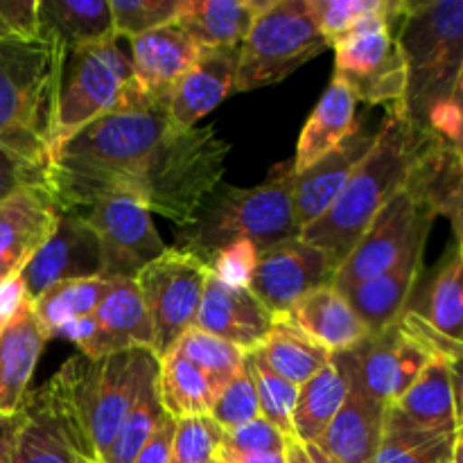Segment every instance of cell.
I'll return each instance as SVG.
<instances>
[{
    "label": "cell",
    "mask_w": 463,
    "mask_h": 463,
    "mask_svg": "<svg viewBox=\"0 0 463 463\" xmlns=\"http://www.w3.org/2000/svg\"><path fill=\"white\" fill-rule=\"evenodd\" d=\"M231 145L213 127L176 129L163 104L98 118L61 143L45 185L61 211L125 197L188 229L215 193Z\"/></svg>",
    "instance_id": "cell-1"
},
{
    "label": "cell",
    "mask_w": 463,
    "mask_h": 463,
    "mask_svg": "<svg viewBox=\"0 0 463 463\" xmlns=\"http://www.w3.org/2000/svg\"><path fill=\"white\" fill-rule=\"evenodd\" d=\"M434 140L437 136L432 131L414 125L405 116L402 104L389 107L373 147L355 167L342 194L319 220L306 226L298 238L321 249L337 269L384 203L405 188Z\"/></svg>",
    "instance_id": "cell-2"
},
{
    "label": "cell",
    "mask_w": 463,
    "mask_h": 463,
    "mask_svg": "<svg viewBox=\"0 0 463 463\" xmlns=\"http://www.w3.org/2000/svg\"><path fill=\"white\" fill-rule=\"evenodd\" d=\"M396 41L405 61L402 111L428 129L434 107L461 99L463 0L407 3L398 18Z\"/></svg>",
    "instance_id": "cell-3"
},
{
    "label": "cell",
    "mask_w": 463,
    "mask_h": 463,
    "mask_svg": "<svg viewBox=\"0 0 463 463\" xmlns=\"http://www.w3.org/2000/svg\"><path fill=\"white\" fill-rule=\"evenodd\" d=\"M63 50L54 41H0V143L27 161L50 163Z\"/></svg>",
    "instance_id": "cell-4"
},
{
    "label": "cell",
    "mask_w": 463,
    "mask_h": 463,
    "mask_svg": "<svg viewBox=\"0 0 463 463\" xmlns=\"http://www.w3.org/2000/svg\"><path fill=\"white\" fill-rule=\"evenodd\" d=\"M301 233L294 217V170L280 172L256 188L224 185L199 213L194 224L181 233V249L208 265L213 253L235 240H249L256 251L297 238Z\"/></svg>",
    "instance_id": "cell-5"
},
{
    "label": "cell",
    "mask_w": 463,
    "mask_h": 463,
    "mask_svg": "<svg viewBox=\"0 0 463 463\" xmlns=\"http://www.w3.org/2000/svg\"><path fill=\"white\" fill-rule=\"evenodd\" d=\"M156 104L147 98L116 41L63 52L50 158L61 143L98 118Z\"/></svg>",
    "instance_id": "cell-6"
},
{
    "label": "cell",
    "mask_w": 463,
    "mask_h": 463,
    "mask_svg": "<svg viewBox=\"0 0 463 463\" xmlns=\"http://www.w3.org/2000/svg\"><path fill=\"white\" fill-rule=\"evenodd\" d=\"M80 357L43 387L27 392L16 414L12 463H99L75 393Z\"/></svg>",
    "instance_id": "cell-7"
},
{
    "label": "cell",
    "mask_w": 463,
    "mask_h": 463,
    "mask_svg": "<svg viewBox=\"0 0 463 463\" xmlns=\"http://www.w3.org/2000/svg\"><path fill=\"white\" fill-rule=\"evenodd\" d=\"M326 48L310 0H269L240 45L233 90L279 84Z\"/></svg>",
    "instance_id": "cell-8"
},
{
    "label": "cell",
    "mask_w": 463,
    "mask_h": 463,
    "mask_svg": "<svg viewBox=\"0 0 463 463\" xmlns=\"http://www.w3.org/2000/svg\"><path fill=\"white\" fill-rule=\"evenodd\" d=\"M156 369L158 357L152 348H127L99 360H80L75 393L98 459L111 448L140 387Z\"/></svg>",
    "instance_id": "cell-9"
},
{
    "label": "cell",
    "mask_w": 463,
    "mask_h": 463,
    "mask_svg": "<svg viewBox=\"0 0 463 463\" xmlns=\"http://www.w3.org/2000/svg\"><path fill=\"white\" fill-rule=\"evenodd\" d=\"M405 5L398 0L392 14L364 18L333 45L335 77L351 89L357 102L384 104L387 109L402 104L405 61L393 25L405 12Z\"/></svg>",
    "instance_id": "cell-10"
},
{
    "label": "cell",
    "mask_w": 463,
    "mask_h": 463,
    "mask_svg": "<svg viewBox=\"0 0 463 463\" xmlns=\"http://www.w3.org/2000/svg\"><path fill=\"white\" fill-rule=\"evenodd\" d=\"M434 217L432 208L420 202L405 184V188L384 203L351 253L335 269L330 285L344 297L364 280L389 271L411 247L428 242Z\"/></svg>",
    "instance_id": "cell-11"
},
{
    "label": "cell",
    "mask_w": 463,
    "mask_h": 463,
    "mask_svg": "<svg viewBox=\"0 0 463 463\" xmlns=\"http://www.w3.org/2000/svg\"><path fill=\"white\" fill-rule=\"evenodd\" d=\"M206 279V262L181 247H167L134 279L152 321L156 357L165 355L194 326Z\"/></svg>",
    "instance_id": "cell-12"
},
{
    "label": "cell",
    "mask_w": 463,
    "mask_h": 463,
    "mask_svg": "<svg viewBox=\"0 0 463 463\" xmlns=\"http://www.w3.org/2000/svg\"><path fill=\"white\" fill-rule=\"evenodd\" d=\"M81 215L99 240L102 279L134 280L149 262L167 251L152 222V213L131 199H99L86 213L81 211Z\"/></svg>",
    "instance_id": "cell-13"
},
{
    "label": "cell",
    "mask_w": 463,
    "mask_h": 463,
    "mask_svg": "<svg viewBox=\"0 0 463 463\" xmlns=\"http://www.w3.org/2000/svg\"><path fill=\"white\" fill-rule=\"evenodd\" d=\"M333 276L328 256L297 235L258 251L249 289L280 319L312 289L333 283Z\"/></svg>",
    "instance_id": "cell-14"
},
{
    "label": "cell",
    "mask_w": 463,
    "mask_h": 463,
    "mask_svg": "<svg viewBox=\"0 0 463 463\" xmlns=\"http://www.w3.org/2000/svg\"><path fill=\"white\" fill-rule=\"evenodd\" d=\"M30 301L66 280L102 279V251L95 231L77 211H61L57 226L21 269Z\"/></svg>",
    "instance_id": "cell-15"
},
{
    "label": "cell",
    "mask_w": 463,
    "mask_h": 463,
    "mask_svg": "<svg viewBox=\"0 0 463 463\" xmlns=\"http://www.w3.org/2000/svg\"><path fill=\"white\" fill-rule=\"evenodd\" d=\"M383 430H461L459 366L432 357L416 383L387 405Z\"/></svg>",
    "instance_id": "cell-16"
},
{
    "label": "cell",
    "mask_w": 463,
    "mask_h": 463,
    "mask_svg": "<svg viewBox=\"0 0 463 463\" xmlns=\"http://www.w3.org/2000/svg\"><path fill=\"white\" fill-rule=\"evenodd\" d=\"M276 321L279 317L271 315L251 289L229 288L208 271L193 328L215 335L251 353L265 342Z\"/></svg>",
    "instance_id": "cell-17"
},
{
    "label": "cell",
    "mask_w": 463,
    "mask_h": 463,
    "mask_svg": "<svg viewBox=\"0 0 463 463\" xmlns=\"http://www.w3.org/2000/svg\"><path fill=\"white\" fill-rule=\"evenodd\" d=\"M61 208L48 185H32L0 203V283L21 274L57 226Z\"/></svg>",
    "instance_id": "cell-18"
},
{
    "label": "cell",
    "mask_w": 463,
    "mask_h": 463,
    "mask_svg": "<svg viewBox=\"0 0 463 463\" xmlns=\"http://www.w3.org/2000/svg\"><path fill=\"white\" fill-rule=\"evenodd\" d=\"M378 131H369L364 127L348 136L342 145L312 163L303 172L294 175V217H297L298 231L319 220L335 199L342 194L344 185L348 184L355 167L366 156Z\"/></svg>",
    "instance_id": "cell-19"
},
{
    "label": "cell",
    "mask_w": 463,
    "mask_h": 463,
    "mask_svg": "<svg viewBox=\"0 0 463 463\" xmlns=\"http://www.w3.org/2000/svg\"><path fill=\"white\" fill-rule=\"evenodd\" d=\"M240 48L203 50L199 61L176 81L165 99V111L176 129H193L203 116L235 93Z\"/></svg>",
    "instance_id": "cell-20"
},
{
    "label": "cell",
    "mask_w": 463,
    "mask_h": 463,
    "mask_svg": "<svg viewBox=\"0 0 463 463\" xmlns=\"http://www.w3.org/2000/svg\"><path fill=\"white\" fill-rule=\"evenodd\" d=\"M131 41V68L147 93L156 104H165L167 95L176 81L199 61L203 48H199L176 23L136 36Z\"/></svg>",
    "instance_id": "cell-21"
},
{
    "label": "cell",
    "mask_w": 463,
    "mask_h": 463,
    "mask_svg": "<svg viewBox=\"0 0 463 463\" xmlns=\"http://www.w3.org/2000/svg\"><path fill=\"white\" fill-rule=\"evenodd\" d=\"M93 337L81 351L86 360H99L127 348L154 351L152 321L134 280H111L107 297L93 312Z\"/></svg>",
    "instance_id": "cell-22"
},
{
    "label": "cell",
    "mask_w": 463,
    "mask_h": 463,
    "mask_svg": "<svg viewBox=\"0 0 463 463\" xmlns=\"http://www.w3.org/2000/svg\"><path fill=\"white\" fill-rule=\"evenodd\" d=\"M285 319L292 321L303 335L326 348L330 355L353 351L371 337L364 321L333 285H324L306 294L285 315Z\"/></svg>",
    "instance_id": "cell-23"
},
{
    "label": "cell",
    "mask_w": 463,
    "mask_h": 463,
    "mask_svg": "<svg viewBox=\"0 0 463 463\" xmlns=\"http://www.w3.org/2000/svg\"><path fill=\"white\" fill-rule=\"evenodd\" d=\"M425 244L428 242L411 247L392 269L344 294L371 335L392 328L410 303L411 289L416 288V280L423 271Z\"/></svg>",
    "instance_id": "cell-24"
},
{
    "label": "cell",
    "mask_w": 463,
    "mask_h": 463,
    "mask_svg": "<svg viewBox=\"0 0 463 463\" xmlns=\"http://www.w3.org/2000/svg\"><path fill=\"white\" fill-rule=\"evenodd\" d=\"M384 407L348 387L342 410L315 443L337 463H375L383 439Z\"/></svg>",
    "instance_id": "cell-25"
},
{
    "label": "cell",
    "mask_w": 463,
    "mask_h": 463,
    "mask_svg": "<svg viewBox=\"0 0 463 463\" xmlns=\"http://www.w3.org/2000/svg\"><path fill=\"white\" fill-rule=\"evenodd\" d=\"M45 337L39 319L27 307L18 319L0 330V414L16 416L30 389Z\"/></svg>",
    "instance_id": "cell-26"
},
{
    "label": "cell",
    "mask_w": 463,
    "mask_h": 463,
    "mask_svg": "<svg viewBox=\"0 0 463 463\" xmlns=\"http://www.w3.org/2000/svg\"><path fill=\"white\" fill-rule=\"evenodd\" d=\"M362 127L357 120V99L344 81L333 77L312 116L298 136L297 156L292 161L294 175L303 172L342 145Z\"/></svg>",
    "instance_id": "cell-27"
},
{
    "label": "cell",
    "mask_w": 463,
    "mask_h": 463,
    "mask_svg": "<svg viewBox=\"0 0 463 463\" xmlns=\"http://www.w3.org/2000/svg\"><path fill=\"white\" fill-rule=\"evenodd\" d=\"M269 0H184L176 25L203 50L240 48Z\"/></svg>",
    "instance_id": "cell-28"
},
{
    "label": "cell",
    "mask_w": 463,
    "mask_h": 463,
    "mask_svg": "<svg viewBox=\"0 0 463 463\" xmlns=\"http://www.w3.org/2000/svg\"><path fill=\"white\" fill-rule=\"evenodd\" d=\"M39 36L54 41L66 52L116 41L109 0H41Z\"/></svg>",
    "instance_id": "cell-29"
},
{
    "label": "cell",
    "mask_w": 463,
    "mask_h": 463,
    "mask_svg": "<svg viewBox=\"0 0 463 463\" xmlns=\"http://www.w3.org/2000/svg\"><path fill=\"white\" fill-rule=\"evenodd\" d=\"M407 188L434 215H446L455 229V242L461 240V149L450 147L443 140H434L411 172Z\"/></svg>",
    "instance_id": "cell-30"
},
{
    "label": "cell",
    "mask_w": 463,
    "mask_h": 463,
    "mask_svg": "<svg viewBox=\"0 0 463 463\" xmlns=\"http://www.w3.org/2000/svg\"><path fill=\"white\" fill-rule=\"evenodd\" d=\"M156 387L163 411L176 420L208 416L220 393V387L176 348H170L165 355L158 357Z\"/></svg>",
    "instance_id": "cell-31"
},
{
    "label": "cell",
    "mask_w": 463,
    "mask_h": 463,
    "mask_svg": "<svg viewBox=\"0 0 463 463\" xmlns=\"http://www.w3.org/2000/svg\"><path fill=\"white\" fill-rule=\"evenodd\" d=\"M262 364L288 383L306 384L326 364H330V353L303 335L292 321L280 317L265 342L251 351Z\"/></svg>",
    "instance_id": "cell-32"
},
{
    "label": "cell",
    "mask_w": 463,
    "mask_h": 463,
    "mask_svg": "<svg viewBox=\"0 0 463 463\" xmlns=\"http://www.w3.org/2000/svg\"><path fill=\"white\" fill-rule=\"evenodd\" d=\"M348 393V380L337 366L330 362L319 373L312 375L306 384L298 387L297 405L292 414L294 439L303 446L317 443L330 420L342 410Z\"/></svg>",
    "instance_id": "cell-33"
},
{
    "label": "cell",
    "mask_w": 463,
    "mask_h": 463,
    "mask_svg": "<svg viewBox=\"0 0 463 463\" xmlns=\"http://www.w3.org/2000/svg\"><path fill=\"white\" fill-rule=\"evenodd\" d=\"M461 247L452 244L446 256L434 269L428 283V292L423 294V303L419 307L420 317L446 335L452 342H463V285H461ZM411 310V307H410Z\"/></svg>",
    "instance_id": "cell-34"
},
{
    "label": "cell",
    "mask_w": 463,
    "mask_h": 463,
    "mask_svg": "<svg viewBox=\"0 0 463 463\" xmlns=\"http://www.w3.org/2000/svg\"><path fill=\"white\" fill-rule=\"evenodd\" d=\"M109 288H111V280L107 279L57 283L32 301V312L39 319L45 337H59V333L68 324L93 315L102 298L107 297Z\"/></svg>",
    "instance_id": "cell-35"
},
{
    "label": "cell",
    "mask_w": 463,
    "mask_h": 463,
    "mask_svg": "<svg viewBox=\"0 0 463 463\" xmlns=\"http://www.w3.org/2000/svg\"><path fill=\"white\" fill-rule=\"evenodd\" d=\"M156 375L158 369L152 375H147V380L140 387L138 398H136L134 407L129 410V414L122 420L120 430H118L116 439H113L111 448L104 452V457L99 463H134L138 457L140 448L145 446V441L149 439V434L156 428L158 419L163 416L161 398H158V387H156Z\"/></svg>",
    "instance_id": "cell-36"
},
{
    "label": "cell",
    "mask_w": 463,
    "mask_h": 463,
    "mask_svg": "<svg viewBox=\"0 0 463 463\" xmlns=\"http://www.w3.org/2000/svg\"><path fill=\"white\" fill-rule=\"evenodd\" d=\"M461 430H383L375 463H439L450 457Z\"/></svg>",
    "instance_id": "cell-37"
},
{
    "label": "cell",
    "mask_w": 463,
    "mask_h": 463,
    "mask_svg": "<svg viewBox=\"0 0 463 463\" xmlns=\"http://www.w3.org/2000/svg\"><path fill=\"white\" fill-rule=\"evenodd\" d=\"M172 348H176L185 360L203 371L220 389L242 369L244 360H247V351L197 328L184 333V337Z\"/></svg>",
    "instance_id": "cell-38"
},
{
    "label": "cell",
    "mask_w": 463,
    "mask_h": 463,
    "mask_svg": "<svg viewBox=\"0 0 463 463\" xmlns=\"http://www.w3.org/2000/svg\"><path fill=\"white\" fill-rule=\"evenodd\" d=\"M247 369L251 373L253 384H256L260 419L274 425L283 437L294 439L292 414L298 396L297 384L288 383L285 378L276 375L274 371L267 369L253 353H247Z\"/></svg>",
    "instance_id": "cell-39"
},
{
    "label": "cell",
    "mask_w": 463,
    "mask_h": 463,
    "mask_svg": "<svg viewBox=\"0 0 463 463\" xmlns=\"http://www.w3.org/2000/svg\"><path fill=\"white\" fill-rule=\"evenodd\" d=\"M315 23L326 43L335 45L357 23L371 16L392 14L398 3L389 0H310Z\"/></svg>",
    "instance_id": "cell-40"
},
{
    "label": "cell",
    "mask_w": 463,
    "mask_h": 463,
    "mask_svg": "<svg viewBox=\"0 0 463 463\" xmlns=\"http://www.w3.org/2000/svg\"><path fill=\"white\" fill-rule=\"evenodd\" d=\"M116 36L136 39L176 23L184 0H109Z\"/></svg>",
    "instance_id": "cell-41"
},
{
    "label": "cell",
    "mask_w": 463,
    "mask_h": 463,
    "mask_svg": "<svg viewBox=\"0 0 463 463\" xmlns=\"http://www.w3.org/2000/svg\"><path fill=\"white\" fill-rule=\"evenodd\" d=\"M224 430L211 416H190L176 420L170 463H211L217 457Z\"/></svg>",
    "instance_id": "cell-42"
},
{
    "label": "cell",
    "mask_w": 463,
    "mask_h": 463,
    "mask_svg": "<svg viewBox=\"0 0 463 463\" xmlns=\"http://www.w3.org/2000/svg\"><path fill=\"white\" fill-rule=\"evenodd\" d=\"M208 416H211L224 432L226 430L240 428V425L249 423V420L260 416L256 384H253L251 373H249L247 369V360H244L242 369L220 389Z\"/></svg>",
    "instance_id": "cell-43"
},
{
    "label": "cell",
    "mask_w": 463,
    "mask_h": 463,
    "mask_svg": "<svg viewBox=\"0 0 463 463\" xmlns=\"http://www.w3.org/2000/svg\"><path fill=\"white\" fill-rule=\"evenodd\" d=\"M256 247L249 240H235V242L226 244L220 251L213 253V258L208 260V271L229 288L249 289L253 271H256Z\"/></svg>",
    "instance_id": "cell-44"
},
{
    "label": "cell",
    "mask_w": 463,
    "mask_h": 463,
    "mask_svg": "<svg viewBox=\"0 0 463 463\" xmlns=\"http://www.w3.org/2000/svg\"><path fill=\"white\" fill-rule=\"evenodd\" d=\"M288 437L279 432L274 425L267 423L265 419H253L240 428L226 430L222 439V448L238 455H256V452H285L288 448Z\"/></svg>",
    "instance_id": "cell-45"
},
{
    "label": "cell",
    "mask_w": 463,
    "mask_h": 463,
    "mask_svg": "<svg viewBox=\"0 0 463 463\" xmlns=\"http://www.w3.org/2000/svg\"><path fill=\"white\" fill-rule=\"evenodd\" d=\"M396 328L401 330L405 337L414 339V342L419 344V346H423L432 357H437V360H446L448 364L452 366H459L461 344L452 342V339H448L446 335L434 330L432 326L419 315V312L405 307V310L401 312V317L396 319Z\"/></svg>",
    "instance_id": "cell-46"
},
{
    "label": "cell",
    "mask_w": 463,
    "mask_h": 463,
    "mask_svg": "<svg viewBox=\"0 0 463 463\" xmlns=\"http://www.w3.org/2000/svg\"><path fill=\"white\" fill-rule=\"evenodd\" d=\"M45 167L27 161L0 143V203L32 185H45Z\"/></svg>",
    "instance_id": "cell-47"
},
{
    "label": "cell",
    "mask_w": 463,
    "mask_h": 463,
    "mask_svg": "<svg viewBox=\"0 0 463 463\" xmlns=\"http://www.w3.org/2000/svg\"><path fill=\"white\" fill-rule=\"evenodd\" d=\"M39 39V0H0V41Z\"/></svg>",
    "instance_id": "cell-48"
},
{
    "label": "cell",
    "mask_w": 463,
    "mask_h": 463,
    "mask_svg": "<svg viewBox=\"0 0 463 463\" xmlns=\"http://www.w3.org/2000/svg\"><path fill=\"white\" fill-rule=\"evenodd\" d=\"M432 355L425 351L423 346L414 342V339L405 337L398 330V344H396V389H393V401L402 396L411 384L416 383L425 366L430 364ZM392 401V402H393Z\"/></svg>",
    "instance_id": "cell-49"
},
{
    "label": "cell",
    "mask_w": 463,
    "mask_h": 463,
    "mask_svg": "<svg viewBox=\"0 0 463 463\" xmlns=\"http://www.w3.org/2000/svg\"><path fill=\"white\" fill-rule=\"evenodd\" d=\"M175 432H176V419H172L170 414L163 411L156 428H154V432L149 434L145 446L140 448L138 457H136L134 463H170Z\"/></svg>",
    "instance_id": "cell-50"
},
{
    "label": "cell",
    "mask_w": 463,
    "mask_h": 463,
    "mask_svg": "<svg viewBox=\"0 0 463 463\" xmlns=\"http://www.w3.org/2000/svg\"><path fill=\"white\" fill-rule=\"evenodd\" d=\"M27 307H32V301L27 297L21 276L16 274L12 279H5L0 283V330L12 324L14 319H18Z\"/></svg>",
    "instance_id": "cell-51"
},
{
    "label": "cell",
    "mask_w": 463,
    "mask_h": 463,
    "mask_svg": "<svg viewBox=\"0 0 463 463\" xmlns=\"http://www.w3.org/2000/svg\"><path fill=\"white\" fill-rule=\"evenodd\" d=\"M14 432H16V416L0 414V463H12Z\"/></svg>",
    "instance_id": "cell-52"
},
{
    "label": "cell",
    "mask_w": 463,
    "mask_h": 463,
    "mask_svg": "<svg viewBox=\"0 0 463 463\" xmlns=\"http://www.w3.org/2000/svg\"><path fill=\"white\" fill-rule=\"evenodd\" d=\"M220 455L233 463H288L285 452H256V455H238L220 448Z\"/></svg>",
    "instance_id": "cell-53"
},
{
    "label": "cell",
    "mask_w": 463,
    "mask_h": 463,
    "mask_svg": "<svg viewBox=\"0 0 463 463\" xmlns=\"http://www.w3.org/2000/svg\"><path fill=\"white\" fill-rule=\"evenodd\" d=\"M285 457H288V463H312L310 457H307L306 446L297 439H289L288 448H285Z\"/></svg>",
    "instance_id": "cell-54"
},
{
    "label": "cell",
    "mask_w": 463,
    "mask_h": 463,
    "mask_svg": "<svg viewBox=\"0 0 463 463\" xmlns=\"http://www.w3.org/2000/svg\"><path fill=\"white\" fill-rule=\"evenodd\" d=\"M306 452H307V457H310L312 463H337V461L333 459V457H328L324 450H319V448H317L315 443H307Z\"/></svg>",
    "instance_id": "cell-55"
},
{
    "label": "cell",
    "mask_w": 463,
    "mask_h": 463,
    "mask_svg": "<svg viewBox=\"0 0 463 463\" xmlns=\"http://www.w3.org/2000/svg\"><path fill=\"white\" fill-rule=\"evenodd\" d=\"M439 463H461V434H457L455 437L450 457H446V459H441Z\"/></svg>",
    "instance_id": "cell-56"
},
{
    "label": "cell",
    "mask_w": 463,
    "mask_h": 463,
    "mask_svg": "<svg viewBox=\"0 0 463 463\" xmlns=\"http://www.w3.org/2000/svg\"><path fill=\"white\" fill-rule=\"evenodd\" d=\"M217 463H233V461H229V459H226V457H222L220 452H217Z\"/></svg>",
    "instance_id": "cell-57"
},
{
    "label": "cell",
    "mask_w": 463,
    "mask_h": 463,
    "mask_svg": "<svg viewBox=\"0 0 463 463\" xmlns=\"http://www.w3.org/2000/svg\"><path fill=\"white\" fill-rule=\"evenodd\" d=\"M211 463H217V457H215V459H213V461H211Z\"/></svg>",
    "instance_id": "cell-58"
}]
</instances>
